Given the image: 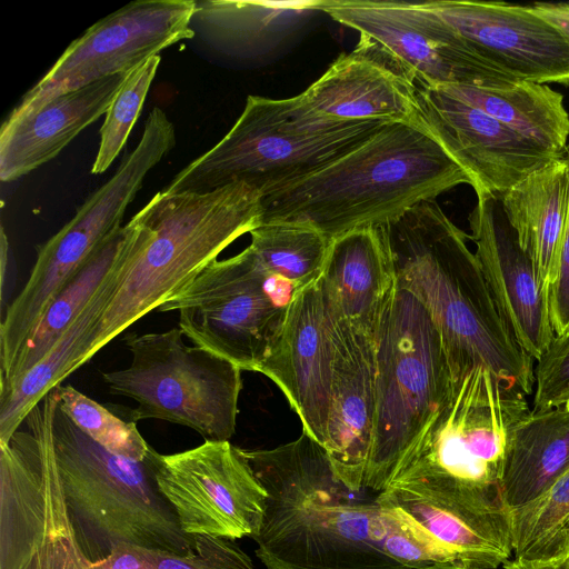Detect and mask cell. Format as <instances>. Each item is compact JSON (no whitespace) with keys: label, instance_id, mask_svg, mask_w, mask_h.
I'll return each instance as SVG.
<instances>
[{"label":"cell","instance_id":"cell-31","mask_svg":"<svg viewBox=\"0 0 569 569\" xmlns=\"http://www.w3.org/2000/svg\"><path fill=\"white\" fill-rule=\"evenodd\" d=\"M250 236L248 248L268 273L299 289L320 276L330 244L320 231L298 223L267 222Z\"/></svg>","mask_w":569,"mask_h":569},{"label":"cell","instance_id":"cell-42","mask_svg":"<svg viewBox=\"0 0 569 569\" xmlns=\"http://www.w3.org/2000/svg\"><path fill=\"white\" fill-rule=\"evenodd\" d=\"M562 561H563L566 568L569 569V550H568L566 557L562 559Z\"/></svg>","mask_w":569,"mask_h":569},{"label":"cell","instance_id":"cell-10","mask_svg":"<svg viewBox=\"0 0 569 569\" xmlns=\"http://www.w3.org/2000/svg\"><path fill=\"white\" fill-rule=\"evenodd\" d=\"M182 336L180 328L130 336V366L102 378L111 393L138 403L128 415L130 421L160 419L189 427L204 440L229 441L236 432L242 370L184 345Z\"/></svg>","mask_w":569,"mask_h":569},{"label":"cell","instance_id":"cell-15","mask_svg":"<svg viewBox=\"0 0 569 569\" xmlns=\"http://www.w3.org/2000/svg\"><path fill=\"white\" fill-rule=\"evenodd\" d=\"M417 98L423 122L470 177L477 197L499 196L559 159L439 87H417Z\"/></svg>","mask_w":569,"mask_h":569},{"label":"cell","instance_id":"cell-20","mask_svg":"<svg viewBox=\"0 0 569 569\" xmlns=\"http://www.w3.org/2000/svg\"><path fill=\"white\" fill-rule=\"evenodd\" d=\"M378 500L418 522L455 565L500 569L513 558L510 510L503 500H438L395 488L385 489Z\"/></svg>","mask_w":569,"mask_h":569},{"label":"cell","instance_id":"cell-3","mask_svg":"<svg viewBox=\"0 0 569 569\" xmlns=\"http://www.w3.org/2000/svg\"><path fill=\"white\" fill-rule=\"evenodd\" d=\"M396 284L415 295L440 331L452 378L485 366L527 395L533 360L519 347L490 295L470 239L436 200H425L378 227Z\"/></svg>","mask_w":569,"mask_h":569},{"label":"cell","instance_id":"cell-24","mask_svg":"<svg viewBox=\"0 0 569 569\" xmlns=\"http://www.w3.org/2000/svg\"><path fill=\"white\" fill-rule=\"evenodd\" d=\"M196 2L190 20L194 36L240 60H262L279 53L325 14L319 0Z\"/></svg>","mask_w":569,"mask_h":569},{"label":"cell","instance_id":"cell-21","mask_svg":"<svg viewBox=\"0 0 569 569\" xmlns=\"http://www.w3.org/2000/svg\"><path fill=\"white\" fill-rule=\"evenodd\" d=\"M300 94L313 111L337 121H423L416 84L358 47Z\"/></svg>","mask_w":569,"mask_h":569},{"label":"cell","instance_id":"cell-36","mask_svg":"<svg viewBox=\"0 0 569 569\" xmlns=\"http://www.w3.org/2000/svg\"><path fill=\"white\" fill-rule=\"evenodd\" d=\"M535 366L532 411H542L569 401V332L556 336Z\"/></svg>","mask_w":569,"mask_h":569},{"label":"cell","instance_id":"cell-18","mask_svg":"<svg viewBox=\"0 0 569 569\" xmlns=\"http://www.w3.org/2000/svg\"><path fill=\"white\" fill-rule=\"evenodd\" d=\"M332 363L331 318L319 277L293 296L283 326L258 367L283 392L302 431L322 445Z\"/></svg>","mask_w":569,"mask_h":569},{"label":"cell","instance_id":"cell-29","mask_svg":"<svg viewBox=\"0 0 569 569\" xmlns=\"http://www.w3.org/2000/svg\"><path fill=\"white\" fill-rule=\"evenodd\" d=\"M133 233L131 220L114 229L90 254L81 268L49 305L34 333L0 389L10 387L40 362L57 345L97 290L114 269Z\"/></svg>","mask_w":569,"mask_h":569},{"label":"cell","instance_id":"cell-9","mask_svg":"<svg viewBox=\"0 0 569 569\" xmlns=\"http://www.w3.org/2000/svg\"><path fill=\"white\" fill-rule=\"evenodd\" d=\"M375 348L376 413L365 488L380 493L453 378L430 312L397 284L375 335Z\"/></svg>","mask_w":569,"mask_h":569},{"label":"cell","instance_id":"cell-2","mask_svg":"<svg viewBox=\"0 0 569 569\" xmlns=\"http://www.w3.org/2000/svg\"><path fill=\"white\" fill-rule=\"evenodd\" d=\"M463 183L470 177L423 121L389 122L320 170L262 194L261 223L308 226L331 241Z\"/></svg>","mask_w":569,"mask_h":569},{"label":"cell","instance_id":"cell-39","mask_svg":"<svg viewBox=\"0 0 569 569\" xmlns=\"http://www.w3.org/2000/svg\"><path fill=\"white\" fill-rule=\"evenodd\" d=\"M505 569H567L562 560L558 561H527L511 559L503 566Z\"/></svg>","mask_w":569,"mask_h":569},{"label":"cell","instance_id":"cell-27","mask_svg":"<svg viewBox=\"0 0 569 569\" xmlns=\"http://www.w3.org/2000/svg\"><path fill=\"white\" fill-rule=\"evenodd\" d=\"M569 469V401L532 411L517 428L508 455L502 496L509 510L531 501Z\"/></svg>","mask_w":569,"mask_h":569},{"label":"cell","instance_id":"cell-7","mask_svg":"<svg viewBox=\"0 0 569 569\" xmlns=\"http://www.w3.org/2000/svg\"><path fill=\"white\" fill-rule=\"evenodd\" d=\"M52 439L69 517L90 560L108 558L120 545L177 555L193 551L194 536L182 531L146 459L109 452L59 406Z\"/></svg>","mask_w":569,"mask_h":569},{"label":"cell","instance_id":"cell-13","mask_svg":"<svg viewBox=\"0 0 569 569\" xmlns=\"http://www.w3.org/2000/svg\"><path fill=\"white\" fill-rule=\"evenodd\" d=\"M196 3L138 0L102 18L69 44L4 122L29 117L66 92L130 72L171 44L193 38L190 20Z\"/></svg>","mask_w":569,"mask_h":569},{"label":"cell","instance_id":"cell-5","mask_svg":"<svg viewBox=\"0 0 569 569\" xmlns=\"http://www.w3.org/2000/svg\"><path fill=\"white\" fill-rule=\"evenodd\" d=\"M526 396L485 366L453 378L386 489L439 500H503L501 485L513 436L531 412Z\"/></svg>","mask_w":569,"mask_h":569},{"label":"cell","instance_id":"cell-17","mask_svg":"<svg viewBox=\"0 0 569 569\" xmlns=\"http://www.w3.org/2000/svg\"><path fill=\"white\" fill-rule=\"evenodd\" d=\"M476 258L501 319L519 347L537 361L553 332L548 293L507 219L499 196L477 197L469 214Z\"/></svg>","mask_w":569,"mask_h":569},{"label":"cell","instance_id":"cell-23","mask_svg":"<svg viewBox=\"0 0 569 569\" xmlns=\"http://www.w3.org/2000/svg\"><path fill=\"white\" fill-rule=\"evenodd\" d=\"M319 281L330 317L375 337L396 289L392 261L378 227L357 228L332 239Z\"/></svg>","mask_w":569,"mask_h":569},{"label":"cell","instance_id":"cell-40","mask_svg":"<svg viewBox=\"0 0 569 569\" xmlns=\"http://www.w3.org/2000/svg\"><path fill=\"white\" fill-rule=\"evenodd\" d=\"M0 280H1V297L3 299V291H4V281H6V273L8 268V261H9V241L7 238V234L4 232L3 227H1L0 231Z\"/></svg>","mask_w":569,"mask_h":569},{"label":"cell","instance_id":"cell-26","mask_svg":"<svg viewBox=\"0 0 569 569\" xmlns=\"http://www.w3.org/2000/svg\"><path fill=\"white\" fill-rule=\"evenodd\" d=\"M131 239L112 272L50 352L10 387L0 389V443L12 437L49 391L92 358L96 329L118 287Z\"/></svg>","mask_w":569,"mask_h":569},{"label":"cell","instance_id":"cell-1","mask_svg":"<svg viewBox=\"0 0 569 569\" xmlns=\"http://www.w3.org/2000/svg\"><path fill=\"white\" fill-rule=\"evenodd\" d=\"M241 452L268 493L253 537L267 569H406L383 551L379 493L347 487L307 432Z\"/></svg>","mask_w":569,"mask_h":569},{"label":"cell","instance_id":"cell-35","mask_svg":"<svg viewBox=\"0 0 569 569\" xmlns=\"http://www.w3.org/2000/svg\"><path fill=\"white\" fill-rule=\"evenodd\" d=\"M194 542L188 555L140 550L150 569H256L251 558L232 540L197 535Z\"/></svg>","mask_w":569,"mask_h":569},{"label":"cell","instance_id":"cell-28","mask_svg":"<svg viewBox=\"0 0 569 569\" xmlns=\"http://www.w3.org/2000/svg\"><path fill=\"white\" fill-rule=\"evenodd\" d=\"M439 88L493 117L553 157H565L569 141V113L562 93L548 84L520 80L497 88Z\"/></svg>","mask_w":569,"mask_h":569},{"label":"cell","instance_id":"cell-4","mask_svg":"<svg viewBox=\"0 0 569 569\" xmlns=\"http://www.w3.org/2000/svg\"><path fill=\"white\" fill-rule=\"evenodd\" d=\"M261 197L244 182L206 193H156L131 219L133 237L118 287L97 326L91 357L257 228Z\"/></svg>","mask_w":569,"mask_h":569},{"label":"cell","instance_id":"cell-43","mask_svg":"<svg viewBox=\"0 0 569 569\" xmlns=\"http://www.w3.org/2000/svg\"><path fill=\"white\" fill-rule=\"evenodd\" d=\"M565 159L567 160V162L569 164V141L567 143V148H566V152H565Z\"/></svg>","mask_w":569,"mask_h":569},{"label":"cell","instance_id":"cell-16","mask_svg":"<svg viewBox=\"0 0 569 569\" xmlns=\"http://www.w3.org/2000/svg\"><path fill=\"white\" fill-rule=\"evenodd\" d=\"M426 2L479 56L517 80L569 86V43L531 6Z\"/></svg>","mask_w":569,"mask_h":569},{"label":"cell","instance_id":"cell-11","mask_svg":"<svg viewBox=\"0 0 569 569\" xmlns=\"http://www.w3.org/2000/svg\"><path fill=\"white\" fill-rule=\"evenodd\" d=\"M300 289L268 273L247 247L213 260L157 310H177L194 346L257 372Z\"/></svg>","mask_w":569,"mask_h":569},{"label":"cell","instance_id":"cell-41","mask_svg":"<svg viewBox=\"0 0 569 569\" xmlns=\"http://www.w3.org/2000/svg\"><path fill=\"white\" fill-rule=\"evenodd\" d=\"M408 569H477V568H469V567H463V566L453 565V563H435V565H429L426 567L408 568ZM500 569H505V568H500Z\"/></svg>","mask_w":569,"mask_h":569},{"label":"cell","instance_id":"cell-22","mask_svg":"<svg viewBox=\"0 0 569 569\" xmlns=\"http://www.w3.org/2000/svg\"><path fill=\"white\" fill-rule=\"evenodd\" d=\"M130 72L66 92L29 117L3 122L0 129L1 181L17 180L53 159L84 128L106 114Z\"/></svg>","mask_w":569,"mask_h":569},{"label":"cell","instance_id":"cell-34","mask_svg":"<svg viewBox=\"0 0 569 569\" xmlns=\"http://www.w3.org/2000/svg\"><path fill=\"white\" fill-rule=\"evenodd\" d=\"M379 503L383 508L382 547L388 557L406 569L453 563L448 552L418 522L397 508Z\"/></svg>","mask_w":569,"mask_h":569},{"label":"cell","instance_id":"cell-37","mask_svg":"<svg viewBox=\"0 0 569 569\" xmlns=\"http://www.w3.org/2000/svg\"><path fill=\"white\" fill-rule=\"evenodd\" d=\"M548 302L555 335L562 336L569 332V212Z\"/></svg>","mask_w":569,"mask_h":569},{"label":"cell","instance_id":"cell-8","mask_svg":"<svg viewBox=\"0 0 569 569\" xmlns=\"http://www.w3.org/2000/svg\"><path fill=\"white\" fill-rule=\"evenodd\" d=\"M58 387L0 443V569H150L139 547L92 561L79 545L52 439Z\"/></svg>","mask_w":569,"mask_h":569},{"label":"cell","instance_id":"cell-30","mask_svg":"<svg viewBox=\"0 0 569 569\" xmlns=\"http://www.w3.org/2000/svg\"><path fill=\"white\" fill-rule=\"evenodd\" d=\"M513 558L562 560L569 550V469L542 493L510 510Z\"/></svg>","mask_w":569,"mask_h":569},{"label":"cell","instance_id":"cell-19","mask_svg":"<svg viewBox=\"0 0 569 569\" xmlns=\"http://www.w3.org/2000/svg\"><path fill=\"white\" fill-rule=\"evenodd\" d=\"M331 318V317H330ZM332 363L322 447L347 487L361 491L376 413L375 337L331 318Z\"/></svg>","mask_w":569,"mask_h":569},{"label":"cell","instance_id":"cell-14","mask_svg":"<svg viewBox=\"0 0 569 569\" xmlns=\"http://www.w3.org/2000/svg\"><path fill=\"white\" fill-rule=\"evenodd\" d=\"M144 459L186 535L233 541L259 532L268 493L230 441L204 440L171 455L150 446Z\"/></svg>","mask_w":569,"mask_h":569},{"label":"cell","instance_id":"cell-6","mask_svg":"<svg viewBox=\"0 0 569 569\" xmlns=\"http://www.w3.org/2000/svg\"><path fill=\"white\" fill-rule=\"evenodd\" d=\"M387 123L329 119L313 111L301 94L286 99L249 96L228 133L163 191L206 193L244 182L264 194L336 161Z\"/></svg>","mask_w":569,"mask_h":569},{"label":"cell","instance_id":"cell-12","mask_svg":"<svg viewBox=\"0 0 569 569\" xmlns=\"http://www.w3.org/2000/svg\"><path fill=\"white\" fill-rule=\"evenodd\" d=\"M325 14L357 30V47L416 87H505L516 78L479 56L427 2L319 0Z\"/></svg>","mask_w":569,"mask_h":569},{"label":"cell","instance_id":"cell-38","mask_svg":"<svg viewBox=\"0 0 569 569\" xmlns=\"http://www.w3.org/2000/svg\"><path fill=\"white\" fill-rule=\"evenodd\" d=\"M531 8L552 24L569 43V3H535Z\"/></svg>","mask_w":569,"mask_h":569},{"label":"cell","instance_id":"cell-32","mask_svg":"<svg viewBox=\"0 0 569 569\" xmlns=\"http://www.w3.org/2000/svg\"><path fill=\"white\" fill-rule=\"evenodd\" d=\"M59 408L89 438L109 452L142 461L150 446L137 429L126 420L72 386L58 385Z\"/></svg>","mask_w":569,"mask_h":569},{"label":"cell","instance_id":"cell-25","mask_svg":"<svg viewBox=\"0 0 569 569\" xmlns=\"http://www.w3.org/2000/svg\"><path fill=\"white\" fill-rule=\"evenodd\" d=\"M522 249L549 298L569 212V164L555 159L499 194Z\"/></svg>","mask_w":569,"mask_h":569},{"label":"cell","instance_id":"cell-33","mask_svg":"<svg viewBox=\"0 0 569 569\" xmlns=\"http://www.w3.org/2000/svg\"><path fill=\"white\" fill-rule=\"evenodd\" d=\"M160 60V56L157 54L133 69L116 94L100 128V144L92 164V173L104 172L126 144Z\"/></svg>","mask_w":569,"mask_h":569}]
</instances>
